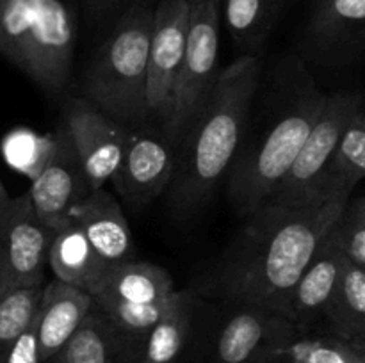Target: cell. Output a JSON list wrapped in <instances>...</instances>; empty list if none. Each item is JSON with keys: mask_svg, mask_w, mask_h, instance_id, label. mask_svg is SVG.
Wrapping results in <instances>:
<instances>
[{"mask_svg": "<svg viewBox=\"0 0 365 363\" xmlns=\"http://www.w3.org/2000/svg\"><path fill=\"white\" fill-rule=\"evenodd\" d=\"M348 201L316 199L296 209L260 205L246 216L217 276L221 298L282 315L289 292Z\"/></svg>", "mask_w": 365, "mask_h": 363, "instance_id": "obj_1", "label": "cell"}, {"mask_svg": "<svg viewBox=\"0 0 365 363\" xmlns=\"http://www.w3.org/2000/svg\"><path fill=\"white\" fill-rule=\"evenodd\" d=\"M262 59L245 53L220 71L175 152L170 205L178 217L191 216L207 199L245 139L250 109L259 88Z\"/></svg>", "mask_w": 365, "mask_h": 363, "instance_id": "obj_2", "label": "cell"}, {"mask_svg": "<svg viewBox=\"0 0 365 363\" xmlns=\"http://www.w3.org/2000/svg\"><path fill=\"white\" fill-rule=\"evenodd\" d=\"M277 85L280 95L274 98L269 120L237 149L228 169V198L245 217L266 201L287 173L327 102V93L317 88L299 60L285 68V77Z\"/></svg>", "mask_w": 365, "mask_h": 363, "instance_id": "obj_3", "label": "cell"}, {"mask_svg": "<svg viewBox=\"0 0 365 363\" xmlns=\"http://www.w3.org/2000/svg\"><path fill=\"white\" fill-rule=\"evenodd\" d=\"M77 21L61 0H0V56L50 95L68 84Z\"/></svg>", "mask_w": 365, "mask_h": 363, "instance_id": "obj_4", "label": "cell"}, {"mask_svg": "<svg viewBox=\"0 0 365 363\" xmlns=\"http://www.w3.org/2000/svg\"><path fill=\"white\" fill-rule=\"evenodd\" d=\"M153 4L132 2L86 71L89 102L118 123H141L150 114L148 48Z\"/></svg>", "mask_w": 365, "mask_h": 363, "instance_id": "obj_5", "label": "cell"}, {"mask_svg": "<svg viewBox=\"0 0 365 363\" xmlns=\"http://www.w3.org/2000/svg\"><path fill=\"white\" fill-rule=\"evenodd\" d=\"M220 0L196 4L189 11L184 56L171 89L170 114L164 121V139L171 146L178 144L220 73Z\"/></svg>", "mask_w": 365, "mask_h": 363, "instance_id": "obj_6", "label": "cell"}, {"mask_svg": "<svg viewBox=\"0 0 365 363\" xmlns=\"http://www.w3.org/2000/svg\"><path fill=\"white\" fill-rule=\"evenodd\" d=\"M57 231L36 214L29 192L0 205V298L46 283L45 267Z\"/></svg>", "mask_w": 365, "mask_h": 363, "instance_id": "obj_7", "label": "cell"}, {"mask_svg": "<svg viewBox=\"0 0 365 363\" xmlns=\"http://www.w3.org/2000/svg\"><path fill=\"white\" fill-rule=\"evenodd\" d=\"M360 105H362V98L355 93L327 95V102L316 123L310 128L294 162L282 177V180L274 185L262 205L296 209V206H303L312 201L324 166L346 123Z\"/></svg>", "mask_w": 365, "mask_h": 363, "instance_id": "obj_8", "label": "cell"}, {"mask_svg": "<svg viewBox=\"0 0 365 363\" xmlns=\"http://www.w3.org/2000/svg\"><path fill=\"white\" fill-rule=\"evenodd\" d=\"M63 127L84 167L89 191L102 189L118 171L127 144L128 128L86 98H68L64 102Z\"/></svg>", "mask_w": 365, "mask_h": 363, "instance_id": "obj_9", "label": "cell"}, {"mask_svg": "<svg viewBox=\"0 0 365 363\" xmlns=\"http://www.w3.org/2000/svg\"><path fill=\"white\" fill-rule=\"evenodd\" d=\"M27 192L39 219L53 231L70 223V210L91 192L64 127L53 132L52 152Z\"/></svg>", "mask_w": 365, "mask_h": 363, "instance_id": "obj_10", "label": "cell"}, {"mask_svg": "<svg viewBox=\"0 0 365 363\" xmlns=\"http://www.w3.org/2000/svg\"><path fill=\"white\" fill-rule=\"evenodd\" d=\"M189 11L191 6L187 0H159L153 7L146 96L150 112L159 116L163 123L170 114L171 89L184 56Z\"/></svg>", "mask_w": 365, "mask_h": 363, "instance_id": "obj_11", "label": "cell"}, {"mask_svg": "<svg viewBox=\"0 0 365 363\" xmlns=\"http://www.w3.org/2000/svg\"><path fill=\"white\" fill-rule=\"evenodd\" d=\"M173 169V146L148 128H134L113 182L128 205L143 206L166 191Z\"/></svg>", "mask_w": 365, "mask_h": 363, "instance_id": "obj_12", "label": "cell"}, {"mask_svg": "<svg viewBox=\"0 0 365 363\" xmlns=\"http://www.w3.org/2000/svg\"><path fill=\"white\" fill-rule=\"evenodd\" d=\"M292 330L294 326L280 315L239 305L220 331L216 363H260Z\"/></svg>", "mask_w": 365, "mask_h": 363, "instance_id": "obj_13", "label": "cell"}, {"mask_svg": "<svg viewBox=\"0 0 365 363\" xmlns=\"http://www.w3.org/2000/svg\"><path fill=\"white\" fill-rule=\"evenodd\" d=\"M91 306V295L81 288L59 280L46 281L43 285V294L32 319L41 363L52 359L63 349Z\"/></svg>", "mask_w": 365, "mask_h": 363, "instance_id": "obj_14", "label": "cell"}, {"mask_svg": "<svg viewBox=\"0 0 365 363\" xmlns=\"http://www.w3.org/2000/svg\"><path fill=\"white\" fill-rule=\"evenodd\" d=\"M342 263L344 256L327 231L314 258L289 292L282 319L303 331H310L314 324L323 320L324 305L334 290Z\"/></svg>", "mask_w": 365, "mask_h": 363, "instance_id": "obj_15", "label": "cell"}, {"mask_svg": "<svg viewBox=\"0 0 365 363\" xmlns=\"http://www.w3.org/2000/svg\"><path fill=\"white\" fill-rule=\"evenodd\" d=\"M73 221L100 258L113 265L134 260V244L120 203L106 189H96L70 210Z\"/></svg>", "mask_w": 365, "mask_h": 363, "instance_id": "obj_16", "label": "cell"}, {"mask_svg": "<svg viewBox=\"0 0 365 363\" xmlns=\"http://www.w3.org/2000/svg\"><path fill=\"white\" fill-rule=\"evenodd\" d=\"M53 363H138L139 356L130 342L110 324L93 302L70 340L52 358Z\"/></svg>", "mask_w": 365, "mask_h": 363, "instance_id": "obj_17", "label": "cell"}, {"mask_svg": "<svg viewBox=\"0 0 365 363\" xmlns=\"http://www.w3.org/2000/svg\"><path fill=\"white\" fill-rule=\"evenodd\" d=\"M365 177V112L360 105L346 123L323 174L317 182L314 199L351 198Z\"/></svg>", "mask_w": 365, "mask_h": 363, "instance_id": "obj_18", "label": "cell"}, {"mask_svg": "<svg viewBox=\"0 0 365 363\" xmlns=\"http://www.w3.org/2000/svg\"><path fill=\"white\" fill-rule=\"evenodd\" d=\"M173 292V278L166 269L152 262L127 260L107 267L89 295L125 302H157Z\"/></svg>", "mask_w": 365, "mask_h": 363, "instance_id": "obj_19", "label": "cell"}, {"mask_svg": "<svg viewBox=\"0 0 365 363\" xmlns=\"http://www.w3.org/2000/svg\"><path fill=\"white\" fill-rule=\"evenodd\" d=\"M334 337L364 349L365 338V269L344 258L335 287L323 310Z\"/></svg>", "mask_w": 365, "mask_h": 363, "instance_id": "obj_20", "label": "cell"}, {"mask_svg": "<svg viewBox=\"0 0 365 363\" xmlns=\"http://www.w3.org/2000/svg\"><path fill=\"white\" fill-rule=\"evenodd\" d=\"M48 265L52 267L56 280L89 294L109 263L100 258L81 228L70 221L56 233L50 248Z\"/></svg>", "mask_w": 365, "mask_h": 363, "instance_id": "obj_21", "label": "cell"}, {"mask_svg": "<svg viewBox=\"0 0 365 363\" xmlns=\"http://www.w3.org/2000/svg\"><path fill=\"white\" fill-rule=\"evenodd\" d=\"M196 295L191 290L175 292L173 302L143 342L139 363H175L191 331Z\"/></svg>", "mask_w": 365, "mask_h": 363, "instance_id": "obj_22", "label": "cell"}, {"mask_svg": "<svg viewBox=\"0 0 365 363\" xmlns=\"http://www.w3.org/2000/svg\"><path fill=\"white\" fill-rule=\"evenodd\" d=\"M289 0H225V23L248 53H257L280 20Z\"/></svg>", "mask_w": 365, "mask_h": 363, "instance_id": "obj_23", "label": "cell"}, {"mask_svg": "<svg viewBox=\"0 0 365 363\" xmlns=\"http://www.w3.org/2000/svg\"><path fill=\"white\" fill-rule=\"evenodd\" d=\"M271 352L284 356L291 363H365L362 347L334 335H312L298 327Z\"/></svg>", "mask_w": 365, "mask_h": 363, "instance_id": "obj_24", "label": "cell"}, {"mask_svg": "<svg viewBox=\"0 0 365 363\" xmlns=\"http://www.w3.org/2000/svg\"><path fill=\"white\" fill-rule=\"evenodd\" d=\"M364 20L365 0H317L309 31L321 45H330L362 28Z\"/></svg>", "mask_w": 365, "mask_h": 363, "instance_id": "obj_25", "label": "cell"}, {"mask_svg": "<svg viewBox=\"0 0 365 363\" xmlns=\"http://www.w3.org/2000/svg\"><path fill=\"white\" fill-rule=\"evenodd\" d=\"M41 294L43 285H39L0 298V363L6 362L18 338L31 326Z\"/></svg>", "mask_w": 365, "mask_h": 363, "instance_id": "obj_26", "label": "cell"}, {"mask_svg": "<svg viewBox=\"0 0 365 363\" xmlns=\"http://www.w3.org/2000/svg\"><path fill=\"white\" fill-rule=\"evenodd\" d=\"M328 235L348 262L365 269V198L351 199L331 223Z\"/></svg>", "mask_w": 365, "mask_h": 363, "instance_id": "obj_27", "label": "cell"}, {"mask_svg": "<svg viewBox=\"0 0 365 363\" xmlns=\"http://www.w3.org/2000/svg\"><path fill=\"white\" fill-rule=\"evenodd\" d=\"M53 146V134L39 135L36 132L20 128L9 134L4 141L6 159L14 169L27 174L31 180L38 177L45 166Z\"/></svg>", "mask_w": 365, "mask_h": 363, "instance_id": "obj_28", "label": "cell"}, {"mask_svg": "<svg viewBox=\"0 0 365 363\" xmlns=\"http://www.w3.org/2000/svg\"><path fill=\"white\" fill-rule=\"evenodd\" d=\"M4 363H41L38 354V345H36L34 327L31 326L24 331L18 342L14 344L13 351L9 352L7 359Z\"/></svg>", "mask_w": 365, "mask_h": 363, "instance_id": "obj_29", "label": "cell"}, {"mask_svg": "<svg viewBox=\"0 0 365 363\" xmlns=\"http://www.w3.org/2000/svg\"><path fill=\"white\" fill-rule=\"evenodd\" d=\"M118 0H88V6L91 7L93 13H102V11L110 9Z\"/></svg>", "mask_w": 365, "mask_h": 363, "instance_id": "obj_30", "label": "cell"}, {"mask_svg": "<svg viewBox=\"0 0 365 363\" xmlns=\"http://www.w3.org/2000/svg\"><path fill=\"white\" fill-rule=\"evenodd\" d=\"M260 363H291V362H287L284 356H278V354H273V352H269V354H267Z\"/></svg>", "mask_w": 365, "mask_h": 363, "instance_id": "obj_31", "label": "cell"}, {"mask_svg": "<svg viewBox=\"0 0 365 363\" xmlns=\"http://www.w3.org/2000/svg\"><path fill=\"white\" fill-rule=\"evenodd\" d=\"M7 199H9V194H7V191L4 189L2 182H0V205H2L4 201H7Z\"/></svg>", "mask_w": 365, "mask_h": 363, "instance_id": "obj_32", "label": "cell"}, {"mask_svg": "<svg viewBox=\"0 0 365 363\" xmlns=\"http://www.w3.org/2000/svg\"><path fill=\"white\" fill-rule=\"evenodd\" d=\"M189 6H196V4H202V2H209V0H187Z\"/></svg>", "mask_w": 365, "mask_h": 363, "instance_id": "obj_33", "label": "cell"}, {"mask_svg": "<svg viewBox=\"0 0 365 363\" xmlns=\"http://www.w3.org/2000/svg\"><path fill=\"white\" fill-rule=\"evenodd\" d=\"M132 2H139V4H153V0H132Z\"/></svg>", "mask_w": 365, "mask_h": 363, "instance_id": "obj_34", "label": "cell"}, {"mask_svg": "<svg viewBox=\"0 0 365 363\" xmlns=\"http://www.w3.org/2000/svg\"><path fill=\"white\" fill-rule=\"evenodd\" d=\"M46 363H53V362H52V359H48V362H46Z\"/></svg>", "mask_w": 365, "mask_h": 363, "instance_id": "obj_35", "label": "cell"}]
</instances>
